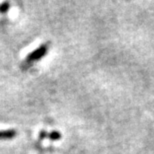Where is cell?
I'll return each mask as SVG.
<instances>
[{
    "mask_svg": "<svg viewBox=\"0 0 154 154\" xmlns=\"http://www.w3.org/2000/svg\"><path fill=\"white\" fill-rule=\"evenodd\" d=\"M15 135H16V131L13 129L1 130L0 131V139H9V138H13Z\"/></svg>",
    "mask_w": 154,
    "mask_h": 154,
    "instance_id": "obj_2",
    "label": "cell"
},
{
    "mask_svg": "<svg viewBox=\"0 0 154 154\" xmlns=\"http://www.w3.org/2000/svg\"><path fill=\"white\" fill-rule=\"evenodd\" d=\"M9 8V3L8 2H2L1 4H0V12L1 13H4V12H6L8 10Z\"/></svg>",
    "mask_w": 154,
    "mask_h": 154,
    "instance_id": "obj_3",
    "label": "cell"
},
{
    "mask_svg": "<svg viewBox=\"0 0 154 154\" xmlns=\"http://www.w3.org/2000/svg\"><path fill=\"white\" fill-rule=\"evenodd\" d=\"M47 49H48L47 44H43L41 46H39L37 49H35L34 51H32L31 53H29L28 55H27L26 59H25V61H24V63L30 64V63L34 62V61H37L39 59H41V58L46 54Z\"/></svg>",
    "mask_w": 154,
    "mask_h": 154,
    "instance_id": "obj_1",
    "label": "cell"
},
{
    "mask_svg": "<svg viewBox=\"0 0 154 154\" xmlns=\"http://www.w3.org/2000/svg\"><path fill=\"white\" fill-rule=\"evenodd\" d=\"M50 139L52 140H57V139H59L60 138V133L59 132H57V131H52L50 134H49V136H48Z\"/></svg>",
    "mask_w": 154,
    "mask_h": 154,
    "instance_id": "obj_4",
    "label": "cell"
}]
</instances>
